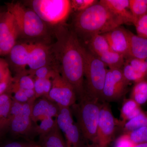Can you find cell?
I'll use <instances>...</instances> for the list:
<instances>
[{"label": "cell", "mask_w": 147, "mask_h": 147, "mask_svg": "<svg viewBox=\"0 0 147 147\" xmlns=\"http://www.w3.org/2000/svg\"><path fill=\"white\" fill-rule=\"evenodd\" d=\"M56 41L50 46L51 65L73 87L77 98L86 93L83 46L74 30L64 26L55 32Z\"/></svg>", "instance_id": "6da1fadb"}, {"label": "cell", "mask_w": 147, "mask_h": 147, "mask_svg": "<svg viewBox=\"0 0 147 147\" xmlns=\"http://www.w3.org/2000/svg\"><path fill=\"white\" fill-rule=\"evenodd\" d=\"M75 32L86 39L95 34H104L125 24L100 1L77 13L73 21Z\"/></svg>", "instance_id": "7a4b0ae2"}, {"label": "cell", "mask_w": 147, "mask_h": 147, "mask_svg": "<svg viewBox=\"0 0 147 147\" xmlns=\"http://www.w3.org/2000/svg\"><path fill=\"white\" fill-rule=\"evenodd\" d=\"M71 106L82 138L93 146L96 139L102 102L86 93Z\"/></svg>", "instance_id": "3957f363"}, {"label": "cell", "mask_w": 147, "mask_h": 147, "mask_svg": "<svg viewBox=\"0 0 147 147\" xmlns=\"http://www.w3.org/2000/svg\"><path fill=\"white\" fill-rule=\"evenodd\" d=\"M6 4L7 10L16 20L19 36L35 38L46 34V24L32 9L26 8L19 2L7 3Z\"/></svg>", "instance_id": "277c9868"}, {"label": "cell", "mask_w": 147, "mask_h": 147, "mask_svg": "<svg viewBox=\"0 0 147 147\" xmlns=\"http://www.w3.org/2000/svg\"><path fill=\"white\" fill-rule=\"evenodd\" d=\"M83 54L86 93L101 100L108 67L96 55L84 46Z\"/></svg>", "instance_id": "5b68a950"}, {"label": "cell", "mask_w": 147, "mask_h": 147, "mask_svg": "<svg viewBox=\"0 0 147 147\" xmlns=\"http://www.w3.org/2000/svg\"><path fill=\"white\" fill-rule=\"evenodd\" d=\"M32 10L45 24L61 25L67 18L71 10V1L34 0L30 1Z\"/></svg>", "instance_id": "8992f818"}, {"label": "cell", "mask_w": 147, "mask_h": 147, "mask_svg": "<svg viewBox=\"0 0 147 147\" xmlns=\"http://www.w3.org/2000/svg\"><path fill=\"white\" fill-rule=\"evenodd\" d=\"M118 124L107 102H102L96 139L94 147H109Z\"/></svg>", "instance_id": "52a82bcc"}, {"label": "cell", "mask_w": 147, "mask_h": 147, "mask_svg": "<svg viewBox=\"0 0 147 147\" xmlns=\"http://www.w3.org/2000/svg\"><path fill=\"white\" fill-rule=\"evenodd\" d=\"M129 82L125 78L121 68H108L106 73L101 100H118L126 93Z\"/></svg>", "instance_id": "ba28073f"}, {"label": "cell", "mask_w": 147, "mask_h": 147, "mask_svg": "<svg viewBox=\"0 0 147 147\" xmlns=\"http://www.w3.org/2000/svg\"><path fill=\"white\" fill-rule=\"evenodd\" d=\"M19 31L13 15L8 11L0 12V56L7 55L16 43Z\"/></svg>", "instance_id": "9c48e42d"}, {"label": "cell", "mask_w": 147, "mask_h": 147, "mask_svg": "<svg viewBox=\"0 0 147 147\" xmlns=\"http://www.w3.org/2000/svg\"><path fill=\"white\" fill-rule=\"evenodd\" d=\"M52 86L47 99L59 105L71 107L77 100L72 86L59 72L52 79Z\"/></svg>", "instance_id": "30bf717a"}, {"label": "cell", "mask_w": 147, "mask_h": 147, "mask_svg": "<svg viewBox=\"0 0 147 147\" xmlns=\"http://www.w3.org/2000/svg\"><path fill=\"white\" fill-rule=\"evenodd\" d=\"M34 101L23 103L19 113L11 117L9 127L16 135L27 136L33 132L34 127L31 117L32 109Z\"/></svg>", "instance_id": "8fae6325"}, {"label": "cell", "mask_w": 147, "mask_h": 147, "mask_svg": "<svg viewBox=\"0 0 147 147\" xmlns=\"http://www.w3.org/2000/svg\"><path fill=\"white\" fill-rule=\"evenodd\" d=\"M46 65H51L50 46L42 42L32 43L27 67L31 75L38 69Z\"/></svg>", "instance_id": "7c38bea8"}, {"label": "cell", "mask_w": 147, "mask_h": 147, "mask_svg": "<svg viewBox=\"0 0 147 147\" xmlns=\"http://www.w3.org/2000/svg\"><path fill=\"white\" fill-rule=\"evenodd\" d=\"M102 34L112 51L123 55L125 59L130 57L128 30L119 26Z\"/></svg>", "instance_id": "4fadbf2b"}, {"label": "cell", "mask_w": 147, "mask_h": 147, "mask_svg": "<svg viewBox=\"0 0 147 147\" xmlns=\"http://www.w3.org/2000/svg\"><path fill=\"white\" fill-rule=\"evenodd\" d=\"M32 43H16L8 53V65L17 74L25 71Z\"/></svg>", "instance_id": "5bb4252c"}, {"label": "cell", "mask_w": 147, "mask_h": 147, "mask_svg": "<svg viewBox=\"0 0 147 147\" xmlns=\"http://www.w3.org/2000/svg\"><path fill=\"white\" fill-rule=\"evenodd\" d=\"M59 105L45 97L36 100L33 105L31 117L34 122L41 121L47 117H57Z\"/></svg>", "instance_id": "9a60e30c"}, {"label": "cell", "mask_w": 147, "mask_h": 147, "mask_svg": "<svg viewBox=\"0 0 147 147\" xmlns=\"http://www.w3.org/2000/svg\"><path fill=\"white\" fill-rule=\"evenodd\" d=\"M115 16L121 18L125 24H134V18L129 7V0H100Z\"/></svg>", "instance_id": "2e32d148"}, {"label": "cell", "mask_w": 147, "mask_h": 147, "mask_svg": "<svg viewBox=\"0 0 147 147\" xmlns=\"http://www.w3.org/2000/svg\"><path fill=\"white\" fill-rule=\"evenodd\" d=\"M129 55L131 57L142 60L147 58V39L134 34L128 30Z\"/></svg>", "instance_id": "e0dca14e"}, {"label": "cell", "mask_w": 147, "mask_h": 147, "mask_svg": "<svg viewBox=\"0 0 147 147\" xmlns=\"http://www.w3.org/2000/svg\"><path fill=\"white\" fill-rule=\"evenodd\" d=\"M12 99L7 93L0 95V135L9 127Z\"/></svg>", "instance_id": "ac0fdd59"}, {"label": "cell", "mask_w": 147, "mask_h": 147, "mask_svg": "<svg viewBox=\"0 0 147 147\" xmlns=\"http://www.w3.org/2000/svg\"><path fill=\"white\" fill-rule=\"evenodd\" d=\"M40 147H66L65 140L57 124L48 134L40 137Z\"/></svg>", "instance_id": "d6986e66"}, {"label": "cell", "mask_w": 147, "mask_h": 147, "mask_svg": "<svg viewBox=\"0 0 147 147\" xmlns=\"http://www.w3.org/2000/svg\"><path fill=\"white\" fill-rule=\"evenodd\" d=\"M137 104L134 100L130 98L124 101L121 111V118L118 124L122 127L126 122L139 115L142 113Z\"/></svg>", "instance_id": "ffe728a7"}, {"label": "cell", "mask_w": 147, "mask_h": 147, "mask_svg": "<svg viewBox=\"0 0 147 147\" xmlns=\"http://www.w3.org/2000/svg\"><path fill=\"white\" fill-rule=\"evenodd\" d=\"M87 40L88 50L96 56L111 50L108 41L103 34L93 35Z\"/></svg>", "instance_id": "44dd1931"}, {"label": "cell", "mask_w": 147, "mask_h": 147, "mask_svg": "<svg viewBox=\"0 0 147 147\" xmlns=\"http://www.w3.org/2000/svg\"><path fill=\"white\" fill-rule=\"evenodd\" d=\"M59 105V109L56 120L59 128L65 133L74 124L73 113L70 107Z\"/></svg>", "instance_id": "7402d4cb"}, {"label": "cell", "mask_w": 147, "mask_h": 147, "mask_svg": "<svg viewBox=\"0 0 147 147\" xmlns=\"http://www.w3.org/2000/svg\"><path fill=\"white\" fill-rule=\"evenodd\" d=\"M97 57L110 69H122L125 60L123 55L111 50Z\"/></svg>", "instance_id": "603a6c76"}, {"label": "cell", "mask_w": 147, "mask_h": 147, "mask_svg": "<svg viewBox=\"0 0 147 147\" xmlns=\"http://www.w3.org/2000/svg\"><path fill=\"white\" fill-rule=\"evenodd\" d=\"M122 70L125 78L129 82H133L136 83L145 79L146 74L134 63L127 61L125 60Z\"/></svg>", "instance_id": "cb8c5ba5"}, {"label": "cell", "mask_w": 147, "mask_h": 147, "mask_svg": "<svg viewBox=\"0 0 147 147\" xmlns=\"http://www.w3.org/2000/svg\"><path fill=\"white\" fill-rule=\"evenodd\" d=\"M131 98L139 105L147 101V79L135 83L131 92Z\"/></svg>", "instance_id": "d4e9b609"}, {"label": "cell", "mask_w": 147, "mask_h": 147, "mask_svg": "<svg viewBox=\"0 0 147 147\" xmlns=\"http://www.w3.org/2000/svg\"><path fill=\"white\" fill-rule=\"evenodd\" d=\"M64 134L66 147H82V135L76 124H74Z\"/></svg>", "instance_id": "484cf974"}, {"label": "cell", "mask_w": 147, "mask_h": 147, "mask_svg": "<svg viewBox=\"0 0 147 147\" xmlns=\"http://www.w3.org/2000/svg\"><path fill=\"white\" fill-rule=\"evenodd\" d=\"M129 2L134 25L139 18L147 14V0H129Z\"/></svg>", "instance_id": "4316f807"}, {"label": "cell", "mask_w": 147, "mask_h": 147, "mask_svg": "<svg viewBox=\"0 0 147 147\" xmlns=\"http://www.w3.org/2000/svg\"><path fill=\"white\" fill-rule=\"evenodd\" d=\"M143 127H147V113H142L126 122L122 127L124 133H127Z\"/></svg>", "instance_id": "83f0119b"}, {"label": "cell", "mask_w": 147, "mask_h": 147, "mask_svg": "<svg viewBox=\"0 0 147 147\" xmlns=\"http://www.w3.org/2000/svg\"><path fill=\"white\" fill-rule=\"evenodd\" d=\"M34 82L33 77L29 73L26 74V71L17 74L12 80L13 84L21 89L24 90L34 89Z\"/></svg>", "instance_id": "f1b7e54d"}, {"label": "cell", "mask_w": 147, "mask_h": 147, "mask_svg": "<svg viewBox=\"0 0 147 147\" xmlns=\"http://www.w3.org/2000/svg\"><path fill=\"white\" fill-rule=\"evenodd\" d=\"M57 125L56 119L52 117L45 118L40 121L39 125L35 127L33 133L38 134L40 137H43L52 131Z\"/></svg>", "instance_id": "f546056e"}, {"label": "cell", "mask_w": 147, "mask_h": 147, "mask_svg": "<svg viewBox=\"0 0 147 147\" xmlns=\"http://www.w3.org/2000/svg\"><path fill=\"white\" fill-rule=\"evenodd\" d=\"M126 133L134 144L147 143V127H140Z\"/></svg>", "instance_id": "4dcf8cb0"}, {"label": "cell", "mask_w": 147, "mask_h": 147, "mask_svg": "<svg viewBox=\"0 0 147 147\" xmlns=\"http://www.w3.org/2000/svg\"><path fill=\"white\" fill-rule=\"evenodd\" d=\"M57 72L53 66L46 65L36 69L32 76L38 79L49 78L52 79Z\"/></svg>", "instance_id": "1f68e13d"}, {"label": "cell", "mask_w": 147, "mask_h": 147, "mask_svg": "<svg viewBox=\"0 0 147 147\" xmlns=\"http://www.w3.org/2000/svg\"><path fill=\"white\" fill-rule=\"evenodd\" d=\"M98 1L96 0H72L71 1V10L78 13L87 9Z\"/></svg>", "instance_id": "d6a6232c"}, {"label": "cell", "mask_w": 147, "mask_h": 147, "mask_svg": "<svg viewBox=\"0 0 147 147\" xmlns=\"http://www.w3.org/2000/svg\"><path fill=\"white\" fill-rule=\"evenodd\" d=\"M134 25L137 35L147 39V14L139 18Z\"/></svg>", "instance_id": "836d02e7"}, {"label": "cell", "mask_w": 147, "mask_h": 147, "mask_svg": "<svg viewBox=\"0 0 147 147\" xmlns=\"http://www.w3.org/2000/svg\"><path fill=\"white\" fill-rule=\"evenodd\" d=\"M9 66L6 61L0 58V83L12 81Z\"/></svg>", "instance_id": "e575fe53"}, {"label": "cell", "mask_w": 147, "mask_h": 147, "mask_svg": "<svg viewBox=\"0 0 147 147\" xmlns=\"http://www.w3.org/2000/svg\"><path fill=\"white\" fill-rule=\"evenodd\" d=\"M34 90L36 99L41 97H44L45 95L44 79L34 78Z\"/></svg>", "instance_id": "d590c367"}, {"label": "cell", "mask_w": 147, "mask_h": 147, "mask_svg": "<svg viewBox=\"0 0 147 147\" xmlns=\"http://www.w3.org/2000/svg\"><path fill=\"white\" fill-rule=\"evenodd\" d=\"M135 144L131 141L128 134L124 133L116 140L114 147H132Z\"/></svg>", "instance_id": "8d00e7d4"}, {"label": "cell", "mask_w": 147, "mask_h": 147, "mask_svg": "<svg viewBox=\"0 0 147 147\" xmlns=\"http://www.w3.org/2000/svg\"><path fill=\"white\" fill-rule=\"evenodd\" d=\"M37 145L33 143L14 142L5 144L0 147H36Z\"/></svg>", "instance_id": "74e56055"}, {"label": "cell", "mask_w": 147, "mask_h": 147, "mask_svg": "<svg viewBox=\"0 0 147 147\" xmlns=\"http://www.w3.org/2000/svg\"><path fill=\"white\" fill-rule=\"evenodd\" d=\"M132 147H147V143L135 144Z\"/></svg>", "instance_id": "f35d334b"}, {"label": "cell", "mask_w": 147, "mask_h": 147, "mask_svg": "<svg viewBox=\"0 0 147 147\" xmlns=\"http://www.w3.org/2000/svg\"><path fill=\"white\" fill-rule=\"evenodd\" d=\"M145 61V62H146V67H147V70H146V76H145V79H147V58L146 59V60Z\"/></svg>", "instance_id": "ab89813d"}, {"label": "cell", "mask_w": 147, "mask_h": 147, "mask_svg": "<svg viewBox=\"0 0 147 147\" xmlns=\"http://www.w3.org/2000/svg\"><path fill=\"white\" fill-rule=\"evenodd\" d=\"M36 147H40V146H39V145H37V146H36Z\"/></svg>", "instance_id": "60d3db41"}]
</instances>
